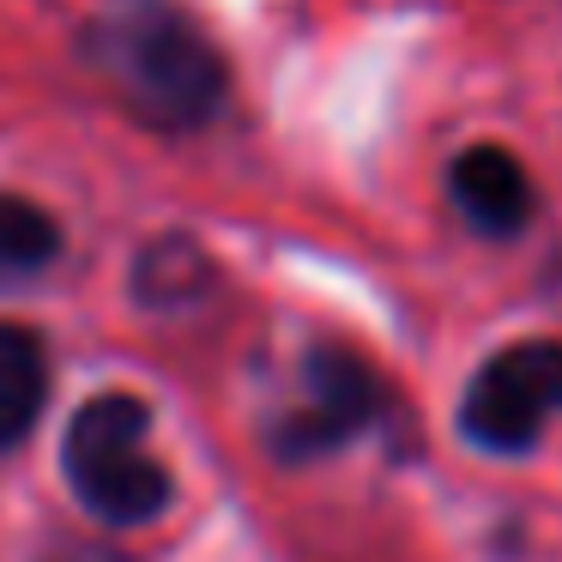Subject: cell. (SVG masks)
<instances>
[{
	"label": "cell",
	"mask_w": 562,
	"mask_h": 562,
	"mask_svg": "<svg viewBox=\"0 0 562 562\" xmlns=\"http://www.w3.org/2000/svg\"><path fill=\"white\" fill-rule=\"evenodd\" d=\"M43 562H127V557L110 550V544H55Z\"/></svg>",
	"instance_id": "9c48e42d"
},
{
	"label": "cell",
	"mask_w": 562,
	"mask_h": 562,
	"mask_svg": "<svg viewBox=\"0 0 562 562\" xmlns=\"http://www.w3.org/2000/svg\"><path fill=\"white\" fill-rule=\"evenodd\" d=\"M86 61L146 127H206L224 110L231 67L176 0H110L86 25Z\"/></svg>",
	"instance_id": "6da1fadb"
},
{
	"label": "cell",
	"mask_w": 562,
	"mask_h": 562,
	"mask_svg": "<svg viewBox=\"0 0 562 562\" xmlns=\"http://www.w3.org/2000/svg\"><path fill=\"white\" fill-rule=\"evenodd\" d=\"M381 412H387V387L375 369L339 345H315L303 357L296 400L267 424V448L279 460H321V453H339L351 436L375 429Z\"/></svg>",
	"instance_id": "277c9868"
},
{
	"label": "cell",
	"mask_w": 562,
	"mask_h": 562,
	"mask_svg": "<svg viewBox=\"0 0 562 562\" xmlns=\"http://www.w3.org/2000/svg\"><path fill=\"white\" fill-rule=\"evenodd\" d=\"M61 255V224L25 194H0V291L43 279Z\"/></svg>",
	"instance_id": "52a82bcc"
},
{
	"label": "cell",
	"mask_w": 562,
	"mask_h": 562,
	"mask_svg": "<svg viewBox=\"0 0 562 562\" xmlns=\"http://www.w3.org/2000/svg\"><path fill=\"white\" fill-rule=\"evenodd\" d=\"M448 194H453V206H460V218L472 224L477 236H490V243L520 236L526 224H532V206H538L526 164L502 146H465L448 170Z\"/></svg>",
	"instance_id": "5b68a950"
},
{
	"label": "cell",
	"mask_w": 562,
	"mask_h": 562,
	"mask_svg": "<svg viewBox=\"0 0 562 562\" xmlns=\"http://www.w3.org/2000/svg\"><path fill=\"white\" fill-rule=\"evenodd\" d=\"M562 417V339L502 345L460 400V436L484 453H526Z\"/></svg>",
	"instance_id": "3957f363"
},
{
	"label": "cell",
	"mask_w": 562,
	"mask_h": 562,
	"mask_svg": "<svg viewBox=\"0 0 562 562\" xmlns=\"http://www.w3.org/2000/svg\"><path fill=\"white\" fill-rule=\"evenodd\" d=\"M43 405H49V357L31 327L0 321V453L37 429Z\"/></svg>",
	"instance_id": "8992f818"
},
{
	"label": "cell",
	"mask_w": 562,
	"mask_h": 562,
	"mask_svg": "<svg viewBox=\"0 0 562 562\" xmlns=\"http://www.w3.org/2000/svg\"><path fill=\"white\" fill-rule=\"evenodd\" d=\"M212 279L206 255H200L194 243H158L146 248V260H139V296L146 303H182L188 291H200V284Z\"/></svg>",
	"instance_id": "ba28073f"
},
{
	"label": "cell",
	"mask_w": 562,
	"mask_h": 562,
	"mask_svg": "<svg viewBox=\"0 0 562 562\" xmlns=\"http://www.w3.org/2000/svg\"><path fill=\"white\" fill-rule=\"evenodd\" d=\"M151 405L139 393H98L74 412L61 472L103 526H146L176 502V477L151 460Z\"/></svg>",
	"instance_id": "7a4b0ae2"
}]
</instances>
